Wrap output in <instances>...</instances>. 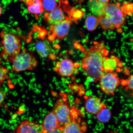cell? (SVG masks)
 <instances>
[{
  "label": "cell",
  "mask_w": 133,
  "mask_h": 133,
  "mask_svg": "<svg viewBox=\"0 0 133 133\" xmlns=\"http://www.w3.org/2000/svg\"><path fill=\"white\" fill-rule=\"evenodd\" d=\"M94 44L84 54L81 67L85 74L96 82L105 73L103 63L109 53L103 43L94 42Z\"/></svg>",
  "instance_id": "cell-1"
},
{
  "label": "cell",
  "mask_w": 133,
  "mask_h": 133,
  "mask_svg": "<svg viewBox=\"0 0 133 133\" xmlns=\"http://www.w3.org/2000/svg\"><path fill=\"white\" fill-rule=\"evenodd\" d=\"M1 57L4 60L11 62L14 58L20 52L21 39L16 35L2 32Z\"/></svg>",
  "instance_id": "cell-2"
},
{
  "label": "cell",
  "mask_w": 133,
  "mask_h": 133,
  "mask_svg": "<svg viewBox=\"0 0 133 133\" xmlns=\"http://www.w3.org/2000/svg\"><path fill=\"white\" fill-rule=\"evenodd\" d=\"M52 111L59 123V128L80 117L79 111L74 108L71 107L64 99L57 100Z\"/></svg>",
  "instance_id": "cell-3"
},
{
  "label": "cell",
  "mask_w": 133,
  "mask_h": 133,
  "mask_svg": "<svg viewBox=\"0 0 133 133\" xmlns=\"http://www.w3.org/2000/svg\"><path fill=\"white\" fill-rule=\"evenodd\" d=\"M11 71L18 73L27 70H33L39 64L36 58L31 53L26 51L20 52L13 59Z\"/></svg>",
  "instance_id": "cell-4"
},
{
  "label": "cell",
  "mask_w": 133,
  "mask_h": 133,
  "mask_svg": "<svg viewBox=\"0 0 133 133\" xmlns=\"http://www.w3.org/2000/svg\"><path fill=\"white\" fill-rule=\"evenodd\" d=\"M104 15L115 27L119 29L125 24L126 17L121 10L119 3H108L105 8Z\"/></svg>",
  "instance_id": "cell-5"
},
{
  "label": "cell",
  "mask_w": 133,
  "mask_h": 133,
  "mask_svg": "<svg viewBox=\"0 0 133 133\" xmlns=\"http://www.w3.org/2000/svg\"><path fill=\"white\" fill-rule=\"evenodd\" d=\"M99 87L101 90L109 95H114L121 80L115 72L105 73L100 79Z\"/></svg>",
  "instance_id": "cell-6"
},
{
  "label": "cell",
  "mask_w": 133,
  "mask_h": 133,
  "mask_svg": "<svg viewBox=\"0 0 133 133\" xmlns=\"http://www.w3.org/2000/svg\"><path fill=\"white\" fill-rule=\"evenodd\" d=\"M72 21L70 16L57 24L51 25L49 29V39H62L68 35Z\"/></svg>",
  "instance_id": "cell-7"
},
{
  "label": "cell",
  "mask_w": 133,
  "mask_h": 133,
  "mask_svg": "<svg viewBox=\"0 0 133 133\" xmlns=\"http://www.w3.org/2000/svg\"><path fill=\"white\" fill-rule=\"evenodd\" d=\"M54 70L60 76L64 77H69L74 74L75 64L71 59H64L56 63Z\"/></svg>",
  "instance_id": "cell-8"
},
{
  "label": "cell",
  "mask_w": 133,
  "mask_h": 133,
  "mask_svg": "<svg viewBox=\"0 0 133 133\" xmlns=\"http://www.w3.org/2000/svg\"><path fill=\"white\" fill-rule=\"evenodd\" d=\"M59 129L62 133H85L87 126L85 122L81 121L79 117Z\"/></svg>",
  "instance_id": "cell-9"
},
{
  "label": "cell",
  "mask_w": 133,
  "mask_h": 133,
  "mask_svg": "<svg viewBox=\"0 0 133 133\" xmlns=\"http://www.w3.org/2000/svg\"><path fill=\"white\" fill-rule=\"evenodd\" d=\"M14 133H42L41 126L37 123L29 120L23 121L17 126Z\"/></svg>",
  "instance_id": "cell-10"
},
{
  "label": "cell",
  "mask_w": 133,
  "mask_h": 133,
  "mask_svg": "<svg viewBox=\"0 0 133 133\" xmlns=\"http://www.w3.org/2000/svg\"><path fill=\"white\" fill-rule=\"evenodd\" d=\"M42 133H46L59 128L58 121L53 111L48 113L41 125Z\"/></svg>",
  "instance_id": "cell-11"
},
{
  "label": "cell",
  "mask_w": 133,
  "mask_h": 133,
  "mask_svg": "<svg viewBox=\"0 0 133 133\" xmlns=\"http://www.w3.org/2000/svg\"><path fill=\"white\" fill-rule=\"evenodd\" d=\"M44 16L45 20L51 25L58 24L66 17L59 6L50 12L45 13Z\"/></svg>",
  "instance_id": "cell-12"
},
{
  "label": "cell",
  "mask_w": 133,
  "mask_h": 133,
  "mask_svg": "<svg viewBox=\"0 0 133 133\" xmlns=\"http://www.w3.org/2000/svg\"><path fill=\"white\" fill-rule=\"evenodd\" d=\"M123 64L118 58L114 56L107 57L103 63V67L105 72H114V71L122 67Z\"/></svg>",
  "instance_id": "cell-13"
},
{
  "label": "cell",
  "mask_w": 133,
  "mask_h": 133,
  "mask_svg": "<svg viewBox=\"0 0 133 133\" xmlns=\"http://www.w3.org/2000/svg\"><path fill=\"white\" fill-rule=\"evenodd\" d=\"M103 104L98 98L90 96L85 99V108L89 114L95 115L101 109Z\"/></svg>",
  "instance_id": "cell-14"
},
{
  "label": "cell",
  "mask_w": 133,
  "mask_h": 133,
  "mask_svg": "<svg viewBox=\"0 0 133 133\" xmlns=\"http://www.w3.org/2000/svg\"><path fill=\"white\" fill-rule=\"evenodd\" d=\"M36 49L38 54L42 57L49 58L52 56V48L47 41H38L36 45Z\"/></svg>",
  "instance_id": "cell-15"
},
{
  "label": "cell",
  "mask_w": 133,
  "mask_h": 133,
  "mask_svg": "<svg viewBox=\"0 0 133 133\" xmlns=\"http://www.w3.org/2000/svg\"><path fill=\"white\" fill-rule=\"evenodd\" d=\"M88 5L94 16L98 17L104 15L106 4L100 2L97 0H89Z\"/></svg>",
  "instance_id": "cell-16"
},
{
  "label": "cell",
  "mask_w": 133,
  "mask_h": 133,
  "mask_svg": "<svg viewBox=\"0 0 133 133\" xmlns=\"http://www.w3.org/2000/svg\"><path fill=\"white\" fill-rule=\"evenodd\" d=\"M26 4L28 11L31 14L38 15L44 12L42 0H29Z\"/></svg>",
  "instance_id": "cell-17"
},
{
  "label": "cell",
  "mask_w": 133,
  "mask_h": 133,
  "mask_svg": "<svg viewBox=\"0 0 133 133\" xmlns=\"http://www.w3.org/2000/svg\"><path fill=\"white\" fill-rule=\"evenodd\" d=\"M95 115L98 121L99 122L106 123L110 120L112 114L105 104L103 103L101 109Z\"/></svg>",
  "instance_id": "cell-18"
},
{
  "label": "cell",
  "mask_w": 133,
  "mask_h": 133,
  "mask_svg": "<svg viewBox=\"0 0 133 133\" xmlns=\"http://www.w3.org/2000/svg\"><path fill=\"white\" fill-rule=\"evenodd\" d=\"M97 18L99 24L104 30H112L116 29L112 23L104 15Z\"/></svg>",
  "instance_id": "cell-19"
},
{
  "label": "cell",
  "mask_w": 133,
  "mask_h": 133,
  "mask_svg": "<svg viewBox=\"0 0 133 133\" xmlns=\"http://www.w3.org/2000/svg\"><path fill=\"white\" fill-rule=\"evenodd\" d=\"M97 17L94 15L89 16L86 18L85 21V25L86 29L90 31L95 30L98 25Z\"/></svg>",
  "instance_id": "cell-20"
},
{
  "label": "cell",
  "mask_w": 133,
  "mask_h": 133,
  "mask_svg": "<svg viewBox=\"0 0 133 133\" xmlns=\"http://www.w3.org/2000/svg\"><path fill=\"white\" fill-rule=\"evenodd\" d=\"M42 4L44 10L48 12L53 11L58 6L56 0H42Z\"/></svg>",
  "instance_id": "cell-21"
},
{
  "label": "cell",
  "mask_w": 133,
  "mask_h": 133,
  "mask_svg": "<svg viewBox=\"0 0 133 133\" xmlns=\"http://www.w3.org/2000/svg\"><path fill=\"white\" fill-rule=\"evenodd\" d=\"M9 70L7 68L0 64V88L4 81L9 77Z\"/></svg>",
  "instance_id": "cell-22"
},
{
  "label": "cell",
  "mask_w": 133,
  "mask_h": 133,
  "mask_svg": "<svg viewBox=\"0 0 133 133\" xmlns=\"http://www.w3.org/2000/svg\"><path fill=\"white\" fill-rule=\"evenodd\" d=\"M121 11L125 15H132L133 13V5L132 4L124 3L121 7Z\"/></svg>",
  "instance_id": "cell-23"
},
{
  "label": "cell",
  "mask_w": 133,
  "mask_h": 133,
  "mask_svg": "<svg viewBox=\"0 0 133 133\" xmlns=\"http://www.w3.org/2000/svg\"><path fill=\"white\" fill-rule=\"evenodd\" d=\"M70 16L75 20L80 19L82 17L84 13L81 10L79 9L72 10L71 11Z\"/></svg>",
  "instance_id": "cell-24"
},
{
  "label": "cell",
  "mask_w": 133,
  "mask_h": 133,
  "mask_svg": "<svg viewBox=\"0 0 133 133\" xmlns=\"http://www.w3.org/2000/svg\"><path fill=\"white\" fill-rule=\"evenodd\" d=\"M133 79L132 75H131L127 80V87L126 88V90L130 89L133 90Z\"/></svg>",
  "instance_id": "cell-25"
},
{
  "label": "cell",
  "mask_w": 133,
  "mask_h": 133,
  "mask_svg": "<svg viewBox=\"0 0 133 133\" xmlns=\"http://www.w3.org/2000/svg\"><path fill=\"white\" fill-rule=\"evenodd\" d=\"M5 98V96L4 94L0 91V106L4 102Z\"/></svg>",
  "instance_id": "cell-26"
},
{
  "label": "cell",
  "mask_w": 133,
  "mask_h": 133,
  "mask_svg": "<svg viewBox=\"0 0 133 133\" xmlns=\"http://www.w3.org/2000/svg\"><path fill=\"white\" fill-rule=\"evenodd\" d=\"M46 133H62L61 131L59 128L55 130L54 131H51L50 132H48Z\"/></svg>",
  "instance_id": "cell-27"
},
{
  "label": "cell",
  "mask_w": 133,
  "mask_h": 133,
  "mask_svg": "<svg viewBox=\"0 0 133 133\" xmlns=\"http://www.w3.org/2000/svg\"><path fill=\"white\" fill-rule=\"evenodd\" d=\"M97 1L103 4H106L109 3V0H97Z\"/></svg>",
  "instance_id": "cell-28"
},
{
  "label": "cell",
  "mask_w": 133,
  "mask_h": 133,
  "mask_svg": "<svg viewBox=\"0 0 133 133\" xmlns=\"http://www.w3.org/2000/svg\"><path fill=\"white\" fill-rule=\"evenodd\" d=\"M18 1H20L26 4V3H27L28 1H29V0H18Z\"/></svg>",
  "instance_id": "cell-29"
},
{
  "label": "cell",
  "mask_w": 133,
  "mask_h": 133,
  "mask_svg": "<svg viewBox=\"0 0 133 133\" xmlns=\"http://www.w3.org/2000/svg\"><path fill=\"white\" fill-rule=\"evenodd\" d=\"M2 13L3 11L2 8L1 6H0V16H1V15L2 14Z\"/></svg>",
  "instance_id": "cell-30"
},
{
  "label": "cell",
  "mask_w": 133,
  "mask_h": 133,
  "mask_svg": "<svg viewBox=\"0 0 133 133\" xmlns=\"http://www.w3.org/2000/svg\"><path fill=\"white\" fill-rule=\"evenodd\" d=\"M118 133L117 132H111L110 133Z\"/></svg>",
  "instance_id": "cell-31"
},
{
  "label": "cell",
  "mask_w": 133,
  "mask_h": 133,
  "mask_svg": "<svg viewBox=\"0 0 133 133\" xmlns=\"http://www.w3.org/2000/svg\"><path fill=\"white\" fill-rule=\"evenodd\" d=\"M113 1H119V0H113Z\"/></svg>",
  "instance_id": "cell-32"
}]
</instances>
